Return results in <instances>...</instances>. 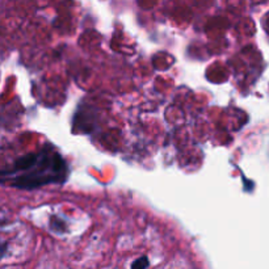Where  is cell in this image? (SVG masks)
<instances>
[{"instance_id":"1","label":"cell","mask_w":269,"mask_h":269,"mask_svg":"<svg viewBox=\"0 0 269 269\" xmlns=\"http://www.w3.org/2000/svg\"><path fill=\"white\" fill-rule=\"evenodd\" d=\"M38 160V156L37 155H27V156H24V158L19 159L16 165H17V168L19 169H28L33 167V165L37 163Z\"/></svg>"},{"instance_id":"2","label":"cell","mask_w":269,"mask_h":269,"mask_svg":"<svg viewBox=\"0 0 269 269\" xmlns=\"http://www.w3.org/2000/svg\"><path fill=\"white\" fill-rule=\"evenodd\" d=\"M149 266V262H147V258H141L138 262H135L133 264V268H145V267Z\"/></svg>"},{"instance_id":"3","label":"cell","mask_w":269,"mask_h":269,"mask_svg":"<svg viewBox=\"0 0 269 269\" xmlns=\"http://www.w3.org/2000/svg\"><path fill=\"white\" fill-rule=\"evenodd\" d=\"M5 251H7V244L5 243L0 242V258L5 254Z\"/></svg>"}]
</instances>
